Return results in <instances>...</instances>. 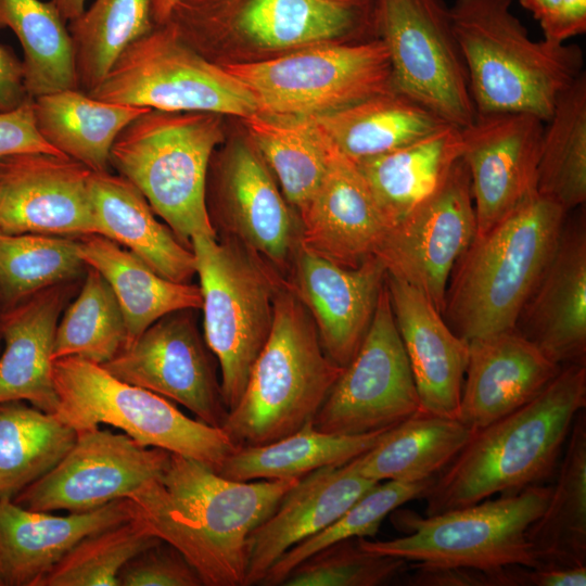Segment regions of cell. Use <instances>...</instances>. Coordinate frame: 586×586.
Returning <instances> with one entry per match:
<instances>
[{
    "label": "cell",
    "mask_w": 586,
    "mask_h": 586,
    "mask_svg": "<svg viewBox=\"0 0 586 586\" xmlns=\"http://www.w3.org/2000/svg\"><path fill=\"white\" fill-rule=\"evenodd\" d=\"M311 118L336 151L355 164L450 125L394 89Z\"/></svg>",
    "instance_id": "31"
},
{
    "label": "cell",
    "mask_w": 586,
    "mask_h": 586,
    "mask_svg": "<svg viewBox=\"0 0 586 586\" xmlns=\"http://www.w3.org/2000/svg\"><path fill=\"white\" fill-rule=\"evenodd\" d=\"M537 168V193L568 213L586 201V75L558 98L546 122Z\"/></svg>",
    "instance_id": "40"
},
{
    "label": "cell",
    "mask_w": 586,
    "mask_h": 586,
    "mask_svg": "<svg viewBox=\"0 0 586 586\" xmlns=\"http://www.w3.org/2000/svg\"><path fill=\"white\" fill-rule=\"evenodd\" d=\"M53 413L76 432L107 424L148 447L192 458L215 471L235 445L220 428L181 412L169 399L124 382L79 357L53 361Z\"/></svg>",
    "instance_id": "8"
},
{
    "label": "cell",
    "mask_w": 586,
    "mask_h": 586,
    "mask_svg": "<svg viewBox=\"0 0 586 586\" xmlns=\"http://www.w3.org/2000/svg\"><path fill=\"white\" fill-rule=\"evenodd\" d=\"M78 254L86 267L95 269L110 284L126 324L125 347L162 317L202 307L199 285L162 277L133 253L103 235L79 238Z\"/></svg>",
    "instance_id": "30"
},
{
    "label": "cell",
    "mask_w": 586,
    "mask_h": 586,
    "mask_svg": "<svg viewBox=\"0 0 586 586\" xmlns=\"http://www.w3.org/2000/svg\"><path fill=\"white\" fill-rule=\"evenodd\" d=\"M473 431L458 419L419 411L355 461L360 474L375 482L429 480L454 460Z\"/></svg>",
    "instance_id": "35"
},
{
    "label": "cell",
    "mask_w": 586,
    "mask_h": 586,
    "mask_svg": "<svg viewBox=\"0 0 586 586\" xmlns=\"http://www.w3.org/2000/svg\"><path fill=\"white\" fill-rule=\"evenodd\" d=\"M68 282L39 291L0 316V403L23 400L53 415L58 396L52 377L55 331Z\"/></svg>",
    "instance_id": "28"
},
{
    "label": "cell",
    "mask_w": 586,
    "mask_h": 586,
    "mask_svg": "<svg viewBox=\"0 0 586 586\" xmlns=\"http://www.w3.org/2000/svg\"><path fill=\"white\" fill-rule=\"evenodd\" d=\"M518 565L496 571L468 566H441L413 563L407 577L410 586H519Z\"/></svg>",
    "instance_id": "49"
},
{
    "label": "cell",
    "mask_w": 586,
    "mask_h": 586,
    "mask_svg": "<svg viewBox=\"0 0 586 586\" xmlns=\"http://www.w3.org/2000/svg\"><path fill=\"white\" fill-rule=\"evenodd\" d=\"M119 586H202V579L183 555L161 539L122 569Z\"/></svg>",
    "instance_id": "47"
},
{
    "label": "cell",
    "mask_w": 586,
    "mask_h": 586,
    "mask_svg": "<svg viewBox=\"0 0 586 586\" xmlns=\"http://www.w3.org/2000/svg\"><path fill=\"white\" fill-rule=\"evenodd\" d=\"M449 11L475 116L524 113L546 123L584 73L583 50L533 40L511 0H456Z\"/></svg>",
    "instance_id": "3"
},
{
    "label": "cell",
    "mask_w": 586,
    "mask_h": 586,
    "mask_svg": "<svg viewBox=\"0 0 586 586\" xmlns=\"http://www.w3.org/2000/svg\"><path fill=\"white\" fill-rule=\"evenodd\" d=\"M552 485H532L515 495L484 499L443 513L420 517L394 511L396 526L408 534L388 540L357 538L366 551L424 565L496 571L511 565L536 568L526 538L542 514Z\"/></svg>",
    "instance_id": "9"
},
{
    "label": "cell",
    "mask_w": 586,
    "mask_h": 586,
    "mask_svg": "<svg viewBox=\"0 0 586 586\" xmlns=\"http://www.w3.org/2000/svg\"><path fill=\"white\" fill-rule=\"evenodd\" d=\"M461 152V128L447 125L356 166L391 227L442 184Z\"/></svg>",
    "instance_id": "32"
},
{
    "label": "cell",
    "mask_w": 586,
    "mask_h": 586,
    "mask_svg": "<svg viewBox=\"0 0 586 586\" xmlns=\"http://www.w3.org/2000/svg\"><path fill=\"white\" fill-rule=\"evenodd\" d=\"M560 0H520V4L530 11L538 22L550 15Z\"/></svg>",
    "instance_id": "53"
},
{
    "label": "cell",
    "mask_w": 586,
    "mask_h": 586,
    "mask_svg": "<svg viewBox=\"0 0 586 586\" xmlns=\"http://www.w3.org/2000/svg\"><path fill=\"white\" fill-rule=\"evenodd\" d=\"M91 173L68 156L24 153L0 158V229L73 239L97 234Z\"/></svg>",
    "instance_id": "20"
},
{
    "label": "cell",
    "mask_w": 586,
    "mask_h": 586,
    "mask_svg": "<svg viewBox=\"0 0 586 586\" xmlns=\"http://www.w3.org/2000/svg\"><path fill=\"white\" fill-rule=\"evenodd\" d=\"M86 265L73 238L10 233L0 229V300L3 309L79 276Z\"/></svg>",
    "instance_id": "43"
},
{
    "label": "cell",
    "mask_w": 586,
    "mask_h": 586,
    "mask_svg": "<svg viewBox=\"0 0 586 586\" xmlns=\"http://www.w3.org/2000/svg\"><path fill=\"white\" fill-rule=\"evenodd\" d=\"M526 538L537 566L586 565V413L575 417L557 481Z\"/></svg>",
    "instance_id": "33"
},
{
    "label": "cell",
    "mask_w": 586,
    "mask_h": 586,
    "mask_svg": "<svg viewBox=\"0 0 586 586\" xmlns=\"http://www.w3.org/2000/svg\"><path fill=\"white\" fill-rule=\"evenodd\" d=\"M0 348H1V337H0Z\"/></svg>",
    "instance_id": "57"
},
{
    "label": "cell",
    "mask_w": 586,
    "mask_h": 586,
    "mask_svg": "<svg viewBox=\"0 0 586 586\" xmlns=\"http://www.w3.org/2000/svg\"><path fill=\"white\" fill-rule=\"evenodd\" d=\"M66 23L51 0H0V29L10 28L23 49V80L31 99L80 89Z\"/></svg>",
    "instance_id": "38"
},
{
    "label": "cell",
    "mask_w": 586,
    "mask_h": 586,
    "mask_svg": "<svg viewBox=\"0 0 586 586\" xmlns=\"http://www.w3.org/2000/svg\"><path fill=\"white\" fill-rule=\"evenodd\" d=\"M170 21L192 46L224 29L270 49L375 35L373 0H177Z\"/></svg>",
    "instance_id": "13"
},
{
    "label": "cell",
    "mask_w": 586,
    "mask_h": 586,
    "mask_svg": "<svg viewBox=\"0 0 586 586\" xmlns=\"http://www.w3.org/2000/svg\"><path fill=\"white\" fill-rule=\"evenodd\" d=\"M377 483L360 474L355 459L301 477L251 532L244 586L259 585L284 552L335 521Z\"/></svg>",
    "instance_id": "25"
},
{
    "label": "cell",
    "mask_w": 586,
    "mask_h": 586,
    "mask_svg": "<svg viewBox=\"0 0 586 586\" xmlns=\"http://www.w3.org/2000/svg\"><path fill=\"white\" fill-rule=\"evenodd\" d=\"M568 212L535 194L488 231L475 234L454 266L443 318L470 341L515 329L546 269Z\"/></svg>",
    "instance_id": "4"
},
{
    "label": "cell",
    "mask_w": 586,
    "mask_h": 586,
    "mask_svg": "<svg viewBox=\"0 0 586 586\" xmlns=\"http://www.w3.org/2000/svg\"><path fill=\"white\" fill-rule=\"evenodd\" d=\"M392 87L458 128L475 118L464 61L444 0H373Z\"/></svg>",
    "instance_id": "12"
},
{
    "label": "cell",
    "mask_w": 586,
    "mask_h": 586,
    "mask_svg": "<svg viewBox=\"0 0 586 586\" xmlns=\"http://www.w3.org/2000/svg\"><path fill=\"white\" fill-rule=\"evenodd\" d=\"M33 102L44 140L92 171H109L111 149L118 135L151 110L98 100L81 89L42 94Z\"/></svg>",
    "instance_id": "34"
},
{
    "label": "cell",
    "mask_w": 586,
    "mask_h": 586,
    "mask_svg": "<svg viewBox=\"0 0 586 586\" xmlns=\"http://www.w3.org/2000/svg\"><path fill=\"white\" fill-rule=\"evenodd\" d=\"M386 285L421 411L457 419L469 341L449 328L419 290L387 273Z\"/></svg>",
    "instance_id": "26"
},
{
    "label": "cell",
    "mask_w": 586,
    "mask_h": 586,
    "mask_svg": "<svg viewBox=\"0 0 586 586\" xmlns=\"http://www.w3.org/2000/svg\"><path fill=\"white\" fill-rule=\"evenodd\" d=\"M386 431L335 435L318 431L310 421L275 442L237 446L216 472L235 481L301 479L320 468L342 466L357 458L374 447Z\"/></svg>",
    "instance_id": "37"
},
{
    "label": "cell",
    "mask_w": 586,
    "mask_h": 586,
    "mask_svg": "<svg viewBox=\"0 0 586 586\" xmlns=\"http://www.w3.org/2000/svg\"><path fill=\"white\" fill-rule=\"evenodd\" d=\"M155 26L152 0H94L67 23L79 88L88 92L133 41Z\"/></svg>",
    "instance_id": "41"
},
{
    "label": "cell",
    "mask_w": 586,
    "mask_h": 586,
    "mask_svg": "<svg viewBox=\"0 0 586 586\" xmlns=\"http://www.w3.org/2000/svg\"><path fill=\"white\" fill-rule=\"evenodd\" d=\"M202 295L204 340L220 368L228 412L238 404L272 329L285 278L234 240H190Z\"/></svg>",
    "instance_id": "7"
},
{
    "label": "cell",
    "mask_w": 586,
    "mask_h": 586,
    "mask_svg": "<svg viewBox=\"0 0 586 586\" xmlns=\"http://www.w3.org/2000/svg\"><path fill=\"white\" fill-rule=\"evenodd\" d=\"M220 116L150 110L127 125L111 149V167L189 247L196 234L217 237L206 186L213 152L224 139Z\"/></svg>",
    "instance_id": "6"
},
{
    "label": "cell",
    "mask_w": 586,
    "mask_h": 586,
    "mask_svg": "<svg viewBox=\"0 0 586 586\" xmlns=\"http://www.w3.org/2000/svg\"><path fill=\"white\" fill-rule=\"evenodd\" d=\"M300 479L235 481L170 453L161 476L136 491L139 517L178 549L205 586H244L247 538Z\"/></svg>",
    "instance_id": "1"
},
{
    "label": "cell",
    "mask_w": 586,
    "mask_h": 586,
    "mask_svg": "<svg viewBox=\"0 0 586 586\" xmlns=\"http://www.w3.org/2000/svg\"><path fill=\"white\" fill-rule=\"evenodd\" d=\"M217 220L240 243L286 278L301 246L302 225L252 143L234 142L217 169Z\"/></svg>",
    "instance_id": "18"
},
{
    "label": "cell",
    "mask_w": 586,
    "mask_h": 586,
    "mask_svg": "<svg viewBox=\"0 0 586 586\" xmlns=\"http://www.w3.org/2000/svg\"><path fill=\"white\" fill-rule=\"evenodd\" d=\"M243 122L253 146L298 215L326 175L331 142L311 117L257 112Z\"/></svg>",
    "instance_id": "36"
},
{
    "label": "cell",
    "mask_w": 586,
    "mask_h": 586,
    "mask_svg": "<svg viewBox=\"0 0 586 586\" xmlns=\"http://www.w3.org/2000/svg\"><path fill=\"white\" fill-rule=\"evenodd\" d=\"M515 329L550 360L586 365L585 213L566 221Z\"/></svg>",
    "instance_id": "22"
},
{
    "label": "cell",
    "mask_w": 586,
    "mask_h": 586,
    "mask_svg": "<svg viewBox=\"0 0 586 586\" xmlns=\"http://www.w3.org/2000/svg\"><path fill=\"white\" fill-rule=\"evenodd\" d=\"M126 339L124 316L110 284L87 267L79 294L58 323L52 361L74 356L103 365L125 347Z\"/></svg>",
    "instance_id": "42"
},
{
    "label": "cell",
    "mask_w": 586,
    "mask_h": 586,
    "mask_svg": "<svg viewBox=\"0 0 586 586\" xmlns=\"http://www.w3.org/2000/svg\"><path fill=\"white\" fill-rule=\"evenodd\" d=\"M475 233L470 177L460 157L432 194L388 228L375 256L387 275L419 290L443 313L454 266Z\"/></svg>",
    "instance_id": "16"
},
{
    "label": "cell",
    "mask_w": 586,
    "mask_h": 586,
    "mask_svg": "<svg viewBox=\"0 0 586 586\" xmlns=\"http://www.w3.org/2000/svg\"><path fill=\"white\" fill-rule=\"evenodd\" d=\"M539 25L544 39L565 43L586 30V0H560L553 12Z\"/></svg>",
    "instance_id": "50"
},
{
    "label": "cell",
    "mask_w": 586,
    "mask_h": 586,
    "mask_svg": "<svg viewBox=\"0 0 586 586\" xmlns=\"http://www.w3.org/2000/svg\"><path fill=\"white\" fill-rule=\"evenodd\" d=\"M434 480L378 482L335 521L284 552L267 571L259 585H282L302 561L332 544L349 538L374 537L388 514L410 500L423 498Z\"/></svg>",
    "instance_id": "44"
},
{
    "label": "cell",
    "mask_w": 586,
    "mask_h": 586,
    "mask_svg": "<svg viewBox=\"0 0 586 586\" xmlns=\"http://www.w3.org/2000/svg\"><path fill=\"white\" fill-rule=\"evenodd\" d=\"M561 368L517 329L472 339L457 419L483 428L533 400Z\"/></svg>",
    "instance_id": "24"
},
{
    "label": "cell",
    "mask_w": 586,
    "mask_h": 586,
    "mask_svg": "<svg viewBox=\"0 0 586 586\" xmlns=\"http://www.w3.org/2000/svg\"><path fill=\"white\" fill-rule=\"evenodd\" d=\"M177 0H152V18L155 25L165 24Z\"/></svg>",
    "instance_id": "55"
},
{
    "label": "cell",
    "mask_w": 586,
    "mask_h": 586,
    "mask_svg": "<svg viewBox=\"0 0 586 586\" xmlns=\"http://www.w3.org/2000/svg\"><path fill=\"white\" fill-rule=\"evenodd\" d=\"M521 586H585V566H520Z\"/></svg>",
    "instance_id": "52"
},
{
    "label": "cell",
    "mask_w": 586,
    "mask_h": 586,
    "mask_svg": "<svg viewBox=\"0 0 586 586\" xmlns=\"http://www.w3.org/2000/svg\"><path fill=\"white\" fill-rule=\"evenodd\" d=\"M110 103L164 112H207L247 118L257 113L251 91L206 59L165 23L128 46L87 92Z\"/></svg>",
    "instance_id": "10"
},
{
    "label": "cell",
    "mask_w": 586,
    "mask_h": 586,
    "mask_svg": "<svg viewBox=\"0 0 586 586\" xmlns=\"http://www.w3.org/2000/svg\"><path fill=\"white\" fill-rule=\"evenodd\" d=\"M586 407V365L562 366L533 400L476 429L423 497L425 515L515 495L556 475L573 421Z\"/></svg>",
    "instance_id": "2"
},
{
    "label": "cell",
    "mask_w": 586,
    "mask_h": 586,
    "mask_svg": "<svg viewBox=\"0 0 586 586\" xmlns=\"http://www.w3.org/2000/svg\"><path fill=\"white\" fill-rule=\"evenodd\" d=\"M76 431L23 400L0 403V497L13 499L71 449Z\"/></svg>",
    "instance_id": "39"
},
{
    "label": "cell",
    "mask_w": 586,
    "mask_h": 586,
    "mask_svg": "<svg viewBox=\"0 0 586 586\" xmlns=\"http://www.w3.org/2000/svg\"><path fill=\"white\" fill-rule=\"evenodd\" d=\"M544 122L531 114L475 116L461 128L476 233L482 234L537 194Z\"/></svg>",
    "instance_id": "19"
},
{
    "label": "cell",
    "mask_w": 586,
    "mask_h": 586,
    "mask_svg": "<svg viewBox=\"0 0 586 586\" xmlns=\"http://www.w3.org/2000/svg\"><path fill=\"white\" fill-rule=\"evenodd\" d=\"M222 66L266 114L315 117L393 89L388 52L379 38L317 43L281 58Z\"/></svg>",
    "instance_id": "11"
},
{
    "label": "cell",
    "mask_w": 586,
    "mask_h": 586,
    "mask_svg": "<svg viewBox=\"0 0 586 586\" xmlns=\"http://www.w3.org/2000/svg\"><path fill=\"white\" fill-rule=\"evenodd\" d=\"M170 453L125 433L92 428L76 432L71 449L12 500L33 511L80 513L129 498L162 475Z\"/></svg>",
    "instance_id": "15"
},
{
    "label": "cell",
    "mask_w": 586,
    "mask_h": 586,
    "mask_svg": "<svg viewBox=\"0 0 586 586\" xmlns=\"http://www.w3.org/2000/svg\"><path fill=\"white\" fill-rule=\"evenodd\" d=\"M158 540L138 514L82 538L37 586H119L124 565Z\"/></svg>",
    "instance_id": "45"
},
{
    "label": "cell",
    "mask_w": 586,
    "mask_h": 586,
    "mask_svg": "<svg viewBox=\"0 0 586 586\" xmlns=\"http://www.w3.org/2000/svg\"><path fill=\"white\" fill-rule=\"evenodd\" d=\"M137 515L129 498L87 512L55 515L0 497V586H37L82 538Z\"/></svg>",
    "instance_id": "27"
},
{
    "label": "cell",
    "mask_w": 586,
    "mask_h": 586,
    "mask_svg": "<svg viewBox=\"0 0 586 586\" xmlns=\"http://www.w3.org/2000/svg\"><path fill=\"white\" fill-rule=\"evenodd\" d=\"M2 311H3V306H2V303H1V300H0V316H1Z\"/></svg>",
    "instance_id": "56"
},
{
    "label": "cell",
    "mask_w": 586,
    "mask_h": 586,
    "mask_svg": "<svg viewBox=\"0 0 586 586\" xmlns=\"http://www.w3.org/2000/svg\"><path fill=\"white\" fill-rule=\"evenodd\" d=\"M419 411V396L385 278L370 327L313 424L329 434L362 435L394 428Z\"/></svg>",
    "instance_id": "14"
},
{
    "label": "cell",
    "mask_w": 586,
    "mask_h": 586,
    "mask_svg": "<svg viewBox=\"0 0 586 586\" xmlns=\"http://www.w3.org/2000/svg\"><path fill=\"white\" fill-rule=\"evenodd\" d=\"M28 99L22 61L9 47L0 44V111L13 110Z\"/></svg>",
    "instance_id": "51"
},
{
    "label": "cell",
    "mask_w": 586,
    "mask_h": 586,
    "mask_svg": "<svg viewBox=\"0 0 586 586\" xmlns=\"http://www.w3.org/2000/svg\"><path fill=\"white\" fill-rule=\"evenodd\" d=\"M400 558L364 550L357 538L332 544L302 561L285 586H379L407 571Z\"/></svg>",
    "instance_id": "46"
},
{
    "label": "cell",
    "mask_w": 586,
    "mask_h": 586,
    "mask_svg": "<svg viewBox=\"0 0 586 586\" xmlns=\"http://www.w3.org/2000/svg\"><path fill=\"white\" fill-rule=\"evenodd\" d=\"M209 352L187 309L162 317L101 366L115 378L177 402L200 421L221 429L228 409Z\"/></svg>",
    "instance_id": "17"
},
{
    "label": "cell",
    "mask_w": 586,
    "mask_h": 586,
    "mask_svg": "<svg viewBox=\"0 0 586 586\" xmlns=\"http://www.w3.org/2000/svg\"><path fill=\"white\" fill-rule=\"evenodd\" d=\"M97 234L124 246L162 277L187 283L195 275L194 254L161 224L141 191L110 171L89 179Z\"/></svg>",
    "instance_id": "29"
},
{
    "label": "cell",
    "mask_w": 586,
    "mask_h": 586,
    "mask_svg": "<svg viewBox=\"0 0 586 586\" xmlns=\"http://www.w3.org/2000/svg\"><path fill=\"white\" fill-rule=\"evenodd\" d=\"M386 269L378 256L344 267L300 246L285 278L310 315L327 356L345 367L372 321Z\"/></svg>",
    "instance_id": "21"
},
{
    "label": "cell",
    "mask_w": 586,
    "mask_h": 586,
    "mask_svg": "<svg viewBox=\"0 0 586 586\" xmlns=\"http://www.w3.org/2000/svg\"><path fill=\"white\" fill-rule=\"evenodd\" d=\"M62 17L68 23L85 11L86 0H51Z\"/></svg>",
    "instance_id": "54"
},
{
    "label": "cell",
    "mask_w": 586,
    "mask_h": 586,
    "mask_svg": "<svg viewBox=\"0 0 586 586\" xmlns=\"http://www.w3.org/2000/svg\"><path fill=\"white\" fill-rule=\"evenodd\" d=\"M24 153L66 156L39 132L31 98L13 110L0 111V158Z\"/></svg>",
    "instance_id": "48"
},
{
    "label": "cell",
    "mask_w": 586,
    "mask_h": 586,
    "mask_svg": "<svg viewBox=\"0 0 586 586\" xmlns=\"http://www.w3.org/2000/svg\"><path fill=\"white\" fill-rule=\"evenodd\" d=\"M342 371L324 353L310 315L285 280L269 337L221 429L235 446L290 435L314 420Z\"/></svg>",
    "instance_id": "5"
},
{
    "label": "cell",
    "mask_w": 586,
    "mask_h": 586,
    "mask_svg": "<svg viewBox=\"0 0 586 586\" xmlns=\"http://www.w3.org/2000/svg\"><path fill=\"white\" fill-rule=\"evenodd\" d=\"M298 217L301 245L351 268L375 256L390 228L356 164L334 146L321 183Z\"/></svg>",
    "instance_id": "23"
}]
</instances>
